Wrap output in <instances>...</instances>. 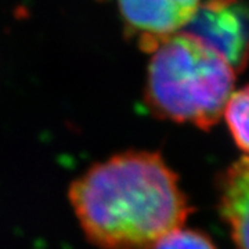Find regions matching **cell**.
<instances>
[{"mask_svg": "<svg viewBox=\"0 0 249 249\" xmlns=\"http://www.w3.org/2000/svg\"><path fill=\"white\" fill-rule=\"evenodd\" d=\"M68 198L86 238L101 249H152L191 213L178 175L152 151L119 152L93 165Z\"/></svg>", "mask_w": 249, "mask_h": 249, "instance_id": "6da1fadb", "label": "cell"}, {"mask_svg": "<svg viewBox=\"0 0 249 249\" xmlns=\"http://www.w3.org/2000/svg\"><path fill=\"white\" fill-rule=\"evenodd\" d=\"M152 53L144 89L147 108L176 124L213 127L231 96L235 72L184 32L169 36Z\"/></svg>", "mask_w": 249, "mask_h": 249, "instance_id": "7a4b0ae2", "label": "cell"}, {"mask_svg": "<svg viewBox=\"0 0 249 249\" xmlns=\"http://www.w3.org/2000/svg\"><path fill=\"white\" fill-rule=\"evenodd\" d=\"M183 32L213 50L235 73L249 64V6L240 0H209L198 6Z\"/></svg>", "mask_w": 249, "mask_h": 249, "instance_id": "3957f363", "label": "cell"}, {"mask_svg": "<svg viewBox=\"0 0 249 249\" xmlns=\"http://www.w3.org/2000/svg\"><path fill=\"white\" fill-rule=\"evenodd\" d=\"M198 6L199 0H119L124 25L147 52L183 29Z\"/></svg>", "mask_w": 249, "mask_h": 249, "instance_id": "277c9868", "label": "cell"}, {"mask_svg": "<svg viewBox=\"0 0 249 249\" xmlns=\"http://www.w3.org/2000/svg\"><path fill=\"white\" fill-rule=\"evenodd\" d=\"M219 208L237 249H249V157L224 170L217 183Z\"/></svg>", "mask_w": 249, "mask_h": 249, "instance_id": "5b68a950", "label": "cell"}, {"mask_svg": "<svg viewBox=\"0 0 249 249\" xmlns=\"http://www.w3.org/2000/svg\"><path fill=\"white\" fill-rule=\"evenodd\" d=\"M223 114L235 144L249 157V85L231 93Z\"/></svg>", "mask_w": 249, "mask_h": 249, "instance_id": "8992f818", "label": "cell"}, {"mask_svg": "<svg viewBox=\"0 0 249 249\" xmlns=\"http://www.w3.org/2000/svg\"><path fill=\"white\" fill-rule=\"evenodd\" d=\"M152 249H217L212 240L198 230L178 229L165 235Z\"/></svg>", "mask_w": 249, "mask_h": 249, "instance_id": "52a82bcc", "label": "cell"}]
</instances>
